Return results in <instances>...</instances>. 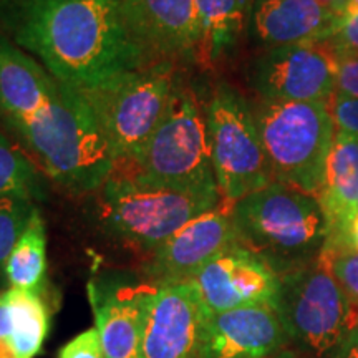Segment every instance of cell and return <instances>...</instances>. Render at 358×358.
<instances>
[{"mask_svg": "<svg viewBox=\"0 0 358 358\" xmlns=\"http://www.w3.org/2000/svg\"><path fill=\"white\" fill-rule=\"evenodd\" d=\"M287 343L275 307H241L208 317L199 358H271Z\"/></svg>", "mask_w": 358, "mask_h": 358, "instance_id": "cell-16", "label": "cell"}, {"mask_svg": "<svg viewBox=\"0 0 358 358\" xmlns=\"http://www.w3.org/2000/svg\"><path fill=\"white\" fill-rule=\"evenodd\" d=\"M337 57V85L338 95L358 98V53L338 52Z\"/></svg>", "mask_w": 358, "mask_h": 358, "instance_id": "cell-29", "label": "cell"}, {"mask_svg": "<svg viewBox=\"0 0 358 358\" xmlns=\"http://www.w3.org/2000/svg\"><path fill=\"white\" fill-rule=\"evenodd\" d=\"M60 83L37 58L0 35V118L3 122L37 111Z\"/></svg>", "mask_w": 358, "mask_h": 358, "instance_id": "cell-18", "label": "cell"}, {"mask_svg": "<svg viewBox=\"0 0 358 358\" xmlns=\"http://www.w3.org/2000/svg\"><path fill=\"white\" fill-rule=\"evenodd\" d=\"M35 209L34 201L0 198V277L3 275L7 259L29 226Z\"/></svg>", "mask_w": 358, "mask_h": 358, "instance_id": "cell-24", "label": "cell"}, {"mask_svg": "<svg viewBox=\"0 0 358 358\" xmlns=\"http://www.w3.org/2000/svg\"><path fill=\"white\" fill-rule=\"evenodd\" d=\"M0 358H17L15 353H13L10 343L8 340L0 338Z\"/></svg>", "mask_w": 358, "mask_h": 358, "instance_id": "cell-33", "label": "cell"}, {"mask_svg": "<svg viewBox=\"0 0 358 358\" xmlns=\"http://www.w3.org/2000/svg\"><path fill=\"white\" fill-rule=\"evenodd\" d=\"M327 221L325 244L337 243L345 226L357 213L358 203V136L350 133H335L325 182L317 196Z\"/></svg>", "mask_w": 358, "mask_h": 358, "instance_id": "cell-19", "label": "cell"}, {"mask_svg": "<svg viewBox=\"0 0 358 358\" xmlns=\"http://www.w3.org/2000/svg\"><path fill=\"white\" fill-rule=\"evenodd\" d=\"M6 124L40 169L75 194L100 189L116 166L92 108L82 93L65 83L37 111Z\"/></svg>", "mask_w": 358, "mask_h": 358, "instance_id": "cell-2", "label": "cell"}, {"mask_svg": "<svg viewBox=\"0 0 358 358\" xmlns=\"http://www.w3.org/2000/svg\"><path fill=\"white\" fill-rule=\"evenodd\" d=\"M352 2H353V3H357V6H358V0H352Z\"/></svg>", "mask_w": 358, "mask_h": 358, "instance_id": "cell-35", "label": "cell"}, {"mask_svg": "<svg viewBox=\"0 0 358 358\" xmlns=\"http://www.w3.org/2000/svg\"><path fill=\"white\" fill-rule=\"evenodd\" d=\"M156 282L100 279L90 282L88 297L95 313L106 358H141L146 312Z\"/></svg>", "mask_w": 358, "mask_h": 358, "instance_id": "cell-15", "label": "cell"}, {"mask_svg": "<svg viewBox=\"0 0 358 358\" xmlns=\"http://www.w3.org/2000/svg\"><path fill=\"white\" fill-rule=\"evenodd\" d=\"M254 116L274 181L317 198L335 138L329 103L261 100Z\"/></svg>", "mask_w": 358, "mask_h": 358, "instance_id": "cell-6", "label": "cell"}, {"mask_svg": "<svg viewBox=\"0 0 358 358\" xmlns=\"http://www.w3.org/2000/svg\"><path fill=\"white\" fill-rule=\"evenodd\" d=\"M330 115L338 131L358 136V98L343 96L335 93L329 103Z\"/></svg>", "mask_w": 358, "mask_h": 358, "instance_id": "cell-28", "label": "cell"}, {"mask_svg": "<svg viewBox=\"0 0 358 358\" xmlns=\"http://www.w3.org/2000/svg\"><path fill=\"white\" fill-rule=\"evenodd\" d=\"M98 191L105 229L150 254L191 219L221 204L186 192L141 186L118 173H111Z\"/></svg>", "mask_w": 358, "mask_h": 358, "instance_id": "cell-9", "label": "cell"}, {"mask_svg": "<svg viewBox=\"0 0 358 358\" xmlns=\"http://www.w3.org/2000/svg\"><path fill=\"white\" fill-rule=\"evenodd\" d=\"M324 245H347V248H352L358 250V211L353 214L350 221L345 226V231H343L342 237L337 243H329Z\"/></svg>", "mask_w": 358, "mask_h": 358, "instance_id": "cell-31", "label": "cell"}, {"mask_svg": "<svg viewBox=\"0 0 358 358\" xmlns=\"http://www.w3.org/2000/svg\"><path fill=\"white\" fill-rule=\"evenodd\" d=\"M271 358H301V357H299V353L295 350H290V348H284V350L275 353V355L271 357Z\"/></svg>", "mask_w": 358, "mask_h": 358, "instance_id": "cell-34", "label": "cell"}, {"mask_svg": "<svg viewBox=\"0 0 358 358\" xmlns=\"http://www.w3.org/2000/svg\"><path fill=\"white\" fill-rule=\"evenodd\" d=\"M10 343L17 358H34L40 353L48 334V307L40 290L8 289Z\"/></svg>", "mask_w": 358, "mask_h": 358, "instance_id": "cell-21", "label": "cell"}, {"mask_svg": "<svg viewBox=\"0 0 358 358\" xmlns=\"http://www.w3.org/2000/svg\"><path fill=\"white\" fill-rule=\"evenodd\" d=\"M201 38L196 62L206 66L217 64L243 35L249 0H196Z\"/></svg>", "mask_w": 358, "mask_h": 358, "instance_id": "cell-20", "label": "cell"}, {"mask_svg": "<svg viewBox=\"0 0 358 358\" xmlns=\"http://www.w3.org/2000/svg\"><path fill=\"white\" fill-rule=\"evenodd\" d=\"M211 161L221 203L237 201L274 182L254 110L229 85H217L206 106Z\"/></svg>", "mask_w": 358, "mask_h": 358, "instance_id": "cell-8", "label": "cell"}, {"mask_svg": "<svg viewBox=\"0 0 358 358\" xmlns=\"http://www.w3.org/2000/svg\"><path fill=\"white\" fill-rule=\"evenodd\" d=\"M58 358H106L96 327L71 338L64 348H60Z\"/></svg>", "mask_w": 358, "mask_h": 358, "instance_id": "cell-27", "label": "cell"}, {"mask_svg": "<svg viewBox=\"0 0 358 358\" xmlns=\"http://www.w3.org/2000/svg\"><path fill=\"white\" fill-rule=\"evenodd\" d=\"M327 358H358V327H355Z\"/></svg>", "mask_w": 358, "mask_h": 358, "instance_id": "cell-30", "label": "cell"}, {"mask_svg": "<svg viewBox=\"0 0 358 358\" xmlns=\"http://www.w3.org/2000/svg\"><path fill=\"white\" fill-rule=\"evenodd\" d=\"M319 257L330 268L353 306L358 307V250L347 245H324Z\"/></svg>", "mask_w": 358, "mask_h": 358, "instance_id": "cell-25", "label": "cell"}, {"mask_svg": "<svg viewBox=\"0 0 358 358\" xmlns=\"http://www.w3.org/2000/svg\"><path fill=\"white\" fill-rule=\"evenodd\" d=\"M237 243L231 208L222 203L191 219L150 254L145 272L156 284L192 280L221 250Z\"/></svg>", "mask_w": 358, "mask_h": 358, "instance_id": "cell-14", "label": "cell"}, {"mask_svg": "<svg viewBox=\"0 0 358 358\" xmlns=\"http://www.w3.org/2000/svg\"><path fill=\"white\" fill-rule=\"evenodd\" d=\"M357 211H358V203H357Z\"/></svg>", "mask_w": 358, "mask_h": 358, "instance_id": "cell-36", "label": "cell"}, {"mask_svg": "<svg viewBox=\"0 0 358 358\" xmlns=\"http://www.w3.org/2000/svg\"><path fill=\"white\" fill-rule=\"evenodd\" d=\"M0 198H43V182L34 161L0 131Z\"/></svg>", "mask_w": 358, "mask_h": 358, "instance_id": "cell-23", "label": "cell"}, {"mask_svg": "<svg viewBox=\"0 0 358 358\" xmlns=\"http://www.w3.org/2000/svg\"><path fill=\"white\" fill-rule=\"evenodd\" d=\"M179 80L178 65L159 62L123 71L82 92L113 151L116 166L140 158L163 122Z\"/></svg>", "mask_w": 358, "mask_h": 358, "instance_id": "cell-5", "label": "cell"}, {"mask_svg": "<svg viewBox=\"0 0 358 358\" xmlns=\"http://www.w3.org/2000/svg\"><path fill=\"white\" fill-rule=\"evenodd\" d=\"M274 307L289 342L313 358L329 357L358 327V307L320 257L280 275Z\"/></svg>", "mask_w": 358, "mask_h": 358, "instance_id": "cell-7", "label": "cell"}, {"mask_svg": "<svg viewBox=\"0 0 358 358\" xmlns=\"http://www.w3.org/2000/svg\"><path fill=\"white\" fill-rule=\"evenodd\" d=\"M120 17L146 65L196 62L201 38L196 0H122Z\"/></svg>", "mask_w": 358, "mask_h": 358, "instance_id": "cell-11", "label": "cell"}, {"mask_svg": "<svg viewBox=\"0 0 358 358\" xmlns=\"http://www.w3.org/2000/svg\"><path fill=\"white\" fill-rule=\"evenodd\" d=\"M208 317L192 280L156 284L146 312L141 358H199Z\"/></svg>", "mask_w": 358, "mask_h": 358, "instance_id": "cell-13", "label": "cell"}, {"mask_svg": "<svg viewBox=\"0 0 358 358\" xmlns=\"http://www.w3.org/2000/svg\"><path fill=\"white\" fill-rule=\"evenodd\" d=\"M236 239L282 275L315 261L327 237L319 199L271 182L231 208Z\"/></svg>", "mask_w": 358, "mask_h": 358, "instance_id": "cell-3", "label": "cell"}, {"mask_svg": "<svg viewBox=\"0 0 358 358\" xmlns=\"http://www.w3.org/2000/svg\"><path fill=\"white\" fill-rule=\"evenodd\" d=\"M122 0H0V35L57 80L88 92L145 66L120 17Z\"/></svg>", "mask_w": 358, "mask_h": 358, "instance_id": "cell-1", "label": "cell"}, {"mask_svg": "<svg viewBox=\"0 0 358 358\" xmlns=\"http://www.w3.org/2000/svg\"><path fill=\"white\" fill-rule=\"evenodd\" d=\"M335 53L355 52L358 53V6L350 2L348 7L337 17L332 35L327 38Z\"/></svg>", "mask_w": 358, "mask_h": 358, "instance_id": "cell-26", "label": "cell"}, {"mask_svg": "<svg viewBox=\"0 0 358 358\" xmlns=\"http://www.w3.org/2000/svg\"><path fill=\"white\" fill-rule=\"evenodd\" d=\"M209 315L250 306H275L280 275L256 252L234 243L214 256L194 279Z\"/></svg>", "mask_w": 358, "mask_h": 358, "instance_id": "cell-12", "label": "cell"}, {"mask_svg": "<svg viewBox=\"0 0 358 358\" xmlns=\"http://www.w3.org/2000/svg\"><path fill=\"white\" fill-rule=\"evenodd\" d=\"M250 83L262 101L329 103L337 85V57L327 40L267 48L254 62Z\"/></svg>", "mask_w": 358, "mask_h": 358, "instance_id": "cell-10", "label": "cell"}, {"mask_svg": "<svg viewBox=\"0 0 358 358\" xmlns=\"http://www.w3.org/2000/svg\"><path fill=\"white\" fill-rule=\"evenodd\" d=\"M113 173L141 186L221 201L214 176L206 113L194 92L179 80L163 122L140 158Z\"/></svg>", "mask_w": 358, "mask_h": 358, "instance_id": "cell-4", "label": "cell"}, {"mask_svg": "<svg viewBox=\"0 0 358 358\" xmlns=\"http://www.w3.org/2000/svg\"><path fill=\"white\" fill-rule=\"evenodd\" d=\"M10 312H8L7 292H0V338L8 340L10 337Z\"/></svg>", "mask_w": 358, "mask_h": 358, "instance_id": "cell-32", "label": "cell"}, {"mask_svg": "<svg viewBox=\"0 0 358 358\" xmlns=\"http://www.w3.org/2000/svg\"><path fill=\"white\" fill-rule=\"evenodd\" d=\"M47 271V231L38 209L30 217L7 259L6 280L12 289L40 290Z\"/></svg>", "mask_w": 358, "mask_h": 358, "instance_id": "cell-22", "label": "cell"}, {"mask_svg": "<svg viewBox=\"0 0 358 358\" xmlns=\"http://www.w3.org/2000/svg\"><path fill=\"white\" fill-rule=\"evenodd\" d=\"M337 13L317 0H254L252 27L268 48L324 42L332 35Z\"/></svg>", "mask_w": 358, "mask_h": 358, "instance_id": "cell-17", "label": "cell"}]
</instances>
